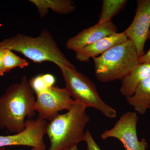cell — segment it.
Wrapping results in <instances>:
<instances>
[{
	"instance_id": "cell-1",
	"label": "cell",
	"mask_w": 150,
	"mask_h": 150,
	"mask_svg": "<svg viewBox=\"0 0 150 150\" xmlns=\"http://www.w3.org/2000/svg\"><path fill=\"white\" fill-rule=\"evenodd\" d=\"M27 77L9 86L0 96V129L18 134L25 128V117L35 115V98Z\"/></svg>"
},
{
	"instance_id": "cell-2",
	"label": "cell",
	"mask_w": 150,
	"mask_h": 150,
	"mask_svg": "<svg viewBox=\"0 0 150 150\" xmlns=\"http://www.w3.org/2000/svg\"><path fill=\"white\" fill-rule=\"evenodd\" d=\"M0 48L16 51L35 63H54L59 68L76 69L60 50L48 30L44 29L36 37L18 34L0 42Z\"/></svg>"
},
{
	"instance_id": "cell-3",
	"label": "cell",
	"mask_w": 150,
	"mask_h": 150,
	"mask_svg": "<svg viewBox=\"0 0 150 150\" xmlns=\"http://www.w3.org/2000/svg\"><path fill=\"white\" fill-rule=\"evenodd\" d=\"M87 107L74 100L68 112L60 114L48 123L46 134L50 142L48 150H66L85 140V128L90 118Z\"/></svg>"
},
{
	"instance_id": "cell-4",
	"label": "cell",
	"mask_w": 150,
	"mask_h": 150,
	"mask_svg": "<svg viewBox=\"0 0 150 150\" xmlns=\"http://www.w3.org/2000/svg\"><path fill=\"white\" fill-rule=\"evenodd\" d=\"M139 59L136 46L127 38L93 58L96 77L103 83L122 80L138 64Z\"/></svg>"
},
{
	"instance_id": "cell-5",
	"label": "cell",
	"mask_w": 150,
	"mask_h": 150,
	"mask_svg": "<svg viewBox=\"0 0 150 150\" xmlns=\"http://www.w3.org/2000/svg\"><path fill=\"white\" fill-rule=\"evenodd\" d=\"M59 68L64 80L65 88L74 100L83 103L87 108L97 109L108 118L116 117V110L101 99L95 84L87 76L76 69Z\"/></svg>"
},
{
	"instance_id": "cell-6",
	"label": "cell",
	"mask_w": 150,
	"mask_h": 150,
	"mask_svg": "<svg viewBox=\"0 0 150 150\" xmlns=\"http://www.w3.org/2000/svg\"><path fill=\"white\" fill-rule=\"evenodd\" d=\"M36 95L35 108L38 112V118L49 122L60 111L69 110L74 102L66 88L55 85Z\"/></svg>"
},
{
	"instance_id": "cell-7",
	"label": "cell",
	"mask_w": 150,
	"mask_h": 150,
	"mask_svg": "<svg viewBox=\"0 0 150 150\" xmlns=\"http://www.w3.org/2000/svg\"><path fill=\"white\" fill-rule=\"evenodd\" d=\"M139 118L136 112L124 113L114 127L105 130L100 135L102 140L114 138L121 142L126 150H146L148 144L144 139H138L137 125Z\"/></svg>"
},
{
	"instance_id": "cell-8",
	"label": "cell",
	"mask_w": 150,
	"mask_h": 150,
	"mask_svg": "<svg viewBox=\"0 0 150 150\" xmlns=\"http://www.w3.org/2000/svg\"><path fill=\"white\" fill-rule=\"evenodd\" d=\"M48 123L38 118L25 120L24 131L10 136H0V148L8 146H24L45 150L43 137L46 134Z\"/></svg>"
},
{
	"instance_id": "cell-9",
	"label": "cell",
	"mask_w": 150,
	"mask_h": 150,
	"mask_svg": "<svg viewBox=\"0 0 150 150\" xmlns=\"http://www.w3.org/2000/svg\"><path fill=\"white\" fill-rule=\"evenodd\" d=\"M136 14L132 23L124 31L134 43L139 58L145 54V43L150 29V0H138Z\"/></svg>"
},
{
	"instance_id": "cell-10",
	"label": "cell",
	"mask_w": 150,
	"mask_h": 150,
	"mask_svg": "<svg viewBox=\"0 0 150 150\" xmlns=\"http://www.w3.org/2000/svg\"><path fill=\"white\" fill-rule=\"evenodd\" d=\"M118 28L111 21L103 23H98L69 38L67 40L66 47L76 52L103 38L115 34Z\"/></svg>"
},
{
	"instance_id": "cell-11",
	"label": "cell",
	"mask_w": 150,
	"mask_h": 150,
	"mask_svg": "<svg viewBox=\"0 0 150 150\" xmlns=\"http://www.w3.org/2000/svg\"><path fill=\"white\" fill-rule=\"evenodd\" d=\"M127 38L124 31L116 33L103 38L76 52L75 57L79 62L88 63L91 58L93 59L100 56L113 46L124 42Z\"/></svg>"
},
{
	"instance_id": "cell-12",
	"label": "cell",
	"mask_w": 150,
	"mask_h": 150,
	"mask_svg": "<svg viewBox=\"0 0 150 150\" xmlns=\"http://www.w3.org/2000/svg\"><path fill=\"white\" fill-rule=\"evenodd\" d=\"M150 76V62L138 64L122 80L120 93L123 96L133 95L140 82Z\"/></svg>"
},
{
	"instance_id": "cell-13",
	"label": "cell",
	"mask_w": 150,
	"mask_h": 150,
	"mask_svg": "<svg viewBox=\"0 0 150 150\" xmlns=\"http://www.w3.org/2000/svg\"><path fill=\"white\" fill-rule=\"evenodd\" d=\"M126 98L136 112L144 114L150 108V76L140 82L133 95L126 97Z\"/></svg>"
},
{
	"instance_id": "cell-14",
	"label": "cell",
	"mask_w": 150,
	"mask_h": 150,
	"mask_svg": "<svg viewBox=\"0 0 150 150\" xmlns=\"http://www.w3.org/2000/svg\"><path fill=\"white\" fill-rule=\"evenodd\" d=\"M37 7L39 16L44 18L51 9L59 14H69L76 9V5L70 0H30Z\"/></svg>"
},
{
	"instance_id": "cell-15",
	"label": "cell",
	"mask_w": 150,
	"mask_h": 150,
	"mask_svg": "<svg viewBox=\"0 0 150 150\" xmlns=\"http://www.w3.org/2000/svg\"><path fill=\"white\" fill-rule=\"evenodd\" d=\"M127 0H103L98 23L111 21V19L125 7Z\"/></svg>"
},
{
	"instance_id": "cell-16",
	"label": "cell",
	"mask_w": 150,
	"mask_h": 150,
	"mask_svg": "<svg viewBox=\"0 0 150 150\" xmlns=\"http://www.w3.org/2000/svg\"><path fill=\"white\" fill-rule=\"evenodd\" d=\"M3 60L5 73L9 72L16 67L23 69L29 66V63L25 59L17 56L13 51L8 49H3Z\"/></svg>"
},
{
	"instance_id": "cell-17",
	"label": "cell",
	"mask_w": 150,
	"mask_h": 150,
	"mask_svg": "<svg viewBox=\"0 0 150 150\" xmlns=\"http://www.w3.org/2000/svg\"><path fill=\"white\" fill-rule=\"evenodd\" d=\"M56 81V78L54 75L45 74L31 78L29 81V83L33 91L37 94L54 86Z\"/></svg>"
},
{
	"instance_id": "cell-18",
	"label": "cell",
	"mask_w": 150,
	"mask_h": 150,
	"mask_svg": "<svg viewBox=\"0 0 150 150\" xmlns=\"http://www.w3.org/2000/svg\"><path fill=\"white\" fill-rule=\"evenodd\" d=\"M84 142L86 144L87 150H101L88 130L85 132Z\"/></svg>"
},
{
	"instance_id": "cell-19",
	"label": "cell",
	"mask_w": 150,
	"mask_h": 150,
	"mask_svg": "<svg viewBox=\"0 0 150 150\" xmlns=\"http://www.w3.org/2000/svg\"><path fill=\"white\" fill-rule=\"evenodd\" d=\"M148 39L150 40V29L149 35H148ZM149 62H150V48L146 54H144L142 57L139 58L138 64H142V63Z\"/></svg>"
},
{
	"instance_id": "cell-20",
	"label": "cell",
	"mask_w": 150,
	"mask_h": 150,
	"mask_svg": "<svg viewBox=\"0 0 150 150\" xmlns=\"http://www.w3.org/2000/svg\"><path fill=\"white\" fill-rule=\"evenodd\" d=\"M3 49L0 48V76H4L5 74L3 64Z\"/></svg>"
},
{
	"instance_id": "cell-21",
	"label": "cell",
	"mask_w": 150,
	"mask_h": 150,
	"mask_svg": "<svg viewBox=\"0 0 150 150\" xmlns=\"http://www.w3.org/2000/svg\"><path fill=\"white\" fill-rule=\"evenodd\" d=\"M66 150H78L77 146H75L73 147L70 148Z\"/></svg>"
},
{
	"instance_id": "cell-22",
	"label": "cell",
	"mask_w": 150,
	"mask_h": 150,
	"mask_svg": "<svg viewBox=\"0 0 150 150\" xmlns=\"http://www.w3.org/2000/svg\"><path fill=\"white\" fill-rule=\"evenodd\" d=\"M31 150H42L38 149H36V148H32V149H31Z\"/></svg>"
},
{
	"instance_id": "cell-23",
	"label": "cell",
	"mask_w": 150,
	"mask_h": 150,
	"mask_svg": "<svg viewBox=\"0 0 150 150\" xmlns=\"http://www.w3.org/2000/svg\"><path fill=\"white\" fill-rule=\"evenodd\" d=\"M0 150H5V148L3 147L0 148Z\"/></svg>"
}]
</instances>
